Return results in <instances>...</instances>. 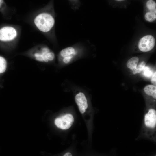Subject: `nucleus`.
Here are the masks:
<instances>
[{
	"label": "nucleus",
	"mask_w": 156,
	"mask_h": 156,
	"mask_svg": "<svg viewBox=\"0 0 156 156\" xmlns=\"http://www.w3.org/2000/svg\"><path fill=\"white\" fill-rule=\"evenodd\" d=\"M144 112L141 131L138 138L145 139L155 142L156 108L153 107H147Z\"/></svg>",
	"instance_id": "1"
},
{
	"label": "nucleus",
	"mask_w": 156,
	"mask_h": 156,
	"mask_svg": "<svg viewBox=\"0 0 156 156\" xmlns=\"http://www.w3.org/2000/svg\"><path fill=\"white\" fill-rule=\"evenodd\" d=\"M53 16L47 12H42L37 15L34 17V23L36 28L44 33L49 31L53 27L55 24Z\"/></svg>",
	"instance_id": "2"
},
{
	"label": "nucleus",
	"mask_w": 156,
	"mask_h": 156,
	"mask_svg": "<svg viewBox=\"0 0 156 156\" xmlns=\"http://www.w3.org/2000/svg\"><path fill=\"white\" fill-rule=\"evenodd\" d=\"M30 55L34 60L39 62H47L52 61L55 58V54L46 47H37L33 49Z\"/></svg>",
	"instance_id": "3"
},
{
	"label": "nucleus",
	"mask_w": 156,
	"mask_h": 156,
	"mask_svg": "<svg viewBox=\"0 0 156 156\" xmlns=\"http://www.w3.org/2000/svg\"><path fill=\"white\" fill-rule=\"evenodd\" d=\"M19 31L14 26H8L0 29V41L5 42H13L18 37Z\"/></svg>",
	"instance_id": "4"
},
{
	"label": "nucleus",
	"mask_w": 156,
	"mask_h": 156,
	"mask_svg": "<svg viewBox=\"0 0 156 156\" xmlns=\"http://www.w3.org/2000/svg\"><path fill=\"white\" fill-rule=\"evenodd\" d=\"M155 43V39L151 35L145 36L139 40L138 47L140 50L146 52L151 50L154 47Z\"/></svg>",
	"instance_id": "5"
},
{
	"label": "nucleus",
	"mask_w": 156,
	"mask_h": 156,
	"mask_svg": "<svg viewBox=\"0 0 156 156\" xmlns=\"http://www.w3.org/2000/svg\"><path fill=\"white\" fill-rule=\"evenodd\" d=\"M73 122V116L70 114H67L56 118L55 120V123L59 128L67 129L70 127Z\"/></svg>",
	"instance_id": "6"
},
{
	"label": "nucleus",
	"mask_w": 156,
	"mask_h": 156,
	"mask_svg": "<svg viewBox=\"0 0 156 156\" xmlns=\"http://www.w3.org/2000/svg\"><path fill=\"white\" fill-rule=\"evenodd\" d=\"M75 100L80 112L83 113L88 106L87 100L84 94L80 92L77 94L75 96Z\"/></svg>",
	"instance_id": "7"
},
{
	"label": "nucleus",
	"mask_w": 156,
	"mask_h": 156,
	"mask_svg": "<svg viewBox=\"0 0 156 156\" xmlns=\"http://www.w3.org/2000/svg\"><path fill=\"white\" fill-rule=\"evenodd\" d=\"M144 91L147 95L151 96L154 99H156V85H149L146 86L144 88Z\"/></svg>",
	"instance_id": "8"
},
{
	"label": "nucleus",
	"mask_w": 156,
	"mask_h": 156,
	"mask_svg": "<svg viewBox=\"0 0 156 156\" xmlns=\"http://www.w3.org/2000/svg\"><path fill=\"white\" fill-rule=\"evenodd\" d=\"M139 61L138 58L136 57H132L127 61V67L133 72L136 69Z\"/></svg>",
	"instance_id": "9"
},
{
	"label": "nucleus",
	"mask_w": 156,
	"mask_h": 156,
	"mask_svg": "<svg viewBox=\"0 0 156 156\" xmlns=\"http://www.w3.org/2000/svg\"><path fill=\"white\" fill-rule=\"evenodd\" d=\"M75 50L72 47H68L62 50L60 52V55L62 57H65L73 55L75 53Z\"/></svg>",
	"instance_id": "10"
},
{
	"label": "nucleus",
	"mask_w": 156,
	"mask_h": 156,
	"mask_svg": "<svg viewBox=\"0 0 156 156\" xmlns=\"http://www.w3.org/2000/svg\"><path fill=\"white\" fill-rule=\"evenodd\" d=\"M145 19L147 21L152 22L156 19V12L151 11L146 13L145 15Z\"/></svg>",
	"instance_id": "11"
},
{
	"label": "nucleus",
	"mask_w": 156,
	"mask_h": 156,
	"mask_svg": "<svg viewBox=\"0 0 156 156\" xmlns=\"http://www.w3.org/2000/svg\"><path fill=\"white\" fill-rule=\"evenodd\" d=\"M7 61L3 57L0 56V74L4 73L7 69Z\"/></svg>",
	"instance_id": "12"
},
{
	"label": "nucleus",
	"mask_w": 156,
	"mask_h": 156,
	"mask_svg": "<svg viewBox=\"0 0 156 156\" xmlns=\"http://www.w3.org/2000/svg\"><path fill=\"white\" fill-rule=\"evenodd\" d=\"M148 9L151 11L156 12V3L153 0H149L146 3Z\"/></svg>",
	"instance_id": "13"
},
{
	"label": "nucleus",
	"mask_w": 156,
	"mask_h": 156,
	"mask_svg": "<svg viewBox=\"0 0 156 156\" xmlns=\"http://www.w3.org/2000/svg\"><path fill=\"white\" fill-rule=\"evenodd\" d=\"M146 63L144 61H142L137 66L135 70L133 72V74H135L139 73L143 70L145 67Z\"/></svg>",
	"instance_id": "14"
},
{
	"label": "nucleus",
	"mask_w": 156,
	"mask_h": 156,
	"mask_svg": "<svg viewBox=\"0 0 156 156\" xmlns=\"http://www.w3.org/2000/svg\"><path fill=\"white\" fill-rule=\"evenodd\" d=\"M142 71L144 76L147 77H150L153 74V72L150 68L147 66L145 67Z\"/></svg>",
	"instance_id": "15"
},
{
	"label": "nucleus",
	"mask_w": 156,
	"mask_h": 156,
	"mask_svg": "<svg viewBox=\"0 0 156 156\" xmlns=\"http://www.w3.org/2000/svg\"><path fill=\"white\" fill-rule=\"evenodd\" d=\"M151 81L153 85H156V72L155 71L152 75Z\"/></svg>",
	"instance_id": "16"
},
{
	"label": "nucleus",
	"mask_w": 156,
	"mask_h": 156,
	"mask_svg": "<svg viewBox=\"0 0 156 156\" xmlns=\"http://www.w3.org/2000/svg\"><path fill=\"white\" fill-rule=\"evenodd\" d=\"M73 55L67 56L64 57V59H63L64 62L66 64L68 63L71 60V59L73 57Z\"/></svg>",
	"instance_id": "17"
},
{
	"label": "nucleus",
	"mask_w": 156,
	"mask_h": 156,
	"mask_svg": "<svg viewBox=\"0 0 156 156\" xmlns=\"http://www.w3.org/2000/svg\"><path fill=\"white\" fill-rule=\"evenodd\" d=\"M5 4L3 0H0V9L4 7Z\"/></svg>",
	"instance_id": "18"
},
{
	"label": "nucleus",
	"mask_w": 156,
	"mask_h": 156,
	"mask_svg": "<svg viewBox=\"0 0 156 156\" xmlns=\"http://www.w3.org/2000/svg\"><path fill=\"white\" fill-rule=\"evenodd\" d=\"M71 154L69 152H68L66 153L64 155V156H71Z\"/></svg>",
	"instance_id": "19"
},
{
	"label": "nucleus",
	"mask_w": 156,
	"mask_h": 156,
	"mask_svg": "<svg viewBox=\"0 0 156 156\" xmlns=\"http://www.w3.org/2000/svg\"><path fill=\"white\" fill-rule=\"evenodd\" d=\"M116 0V1H122V0Z\"/></svg>",
	"instance_id": "20"
}]
</instances>
